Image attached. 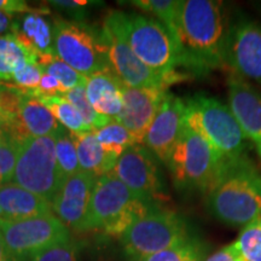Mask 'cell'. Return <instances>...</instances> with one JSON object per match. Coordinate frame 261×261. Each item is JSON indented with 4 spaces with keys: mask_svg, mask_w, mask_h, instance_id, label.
<instances>
[{
    "mask_svg": "<svg viewBox=\"0 0 261 261\" xmlns=\"http://www.w3.org/2000/svg\"><path fill=\"white\" fill-rule=\"evenodd\" d=\"M227 29L220 3L212 0L180 2L178 41L182 67L191 73L204 74L224 65Z\"/></svg>",
    "mask_w": 261,
    "mask_h": 261,
    "instance_id": "1",
    "label": "cell"
},
{
    "mask_svg": "<svg viewBox=\"0 0 261 261\" xmlns=\"http://www.w3.org/2000/svg\"><path fill=\"white\" fill-rule=\"evenodd\" d=\"M103 27L128 45L133 54L150 69L167 77L172 84L181 80L179 41L158 19L122 11L108 12Z\"/></svg>",
    "mask_w": 261,
    "mask_h": 261,
    "instance_id": "2",
    "label": "cell"
},
{
    "mask_svg": "<svg viewBox=\"0 0 261 261\" xmlns=\"http://www.w3.org/2000/svg\"><path fill=\"white\" fill-rule=\"evenodd\" d=\"M205 202L221 223L247 226L261 217V173L244 158L225 163Z\"/></svg>",
    "mask_w": 261,
    "mask_h": 261,
    "instance_id": "3",
    "label": "cell"
},
{
    "mask_svg": "<svg viewBox=\"0 0 261 261\" xmlns=\"http://www.w3.org/2000/svg\"><path fill=\"white\" fill-rule=\"evenodd\" d=\"M152 205L155 204L139 198L109 172L97 178L83 231L120 237Z\"/></svg>",
    "mask_w": 261,
    "mask_h": 261,
    "instance_id": "4",
    "label": "cell"
},
{
    "mask_svg": "<svg viewBox=\"0 0 261 261\" xmlns=\"http://www.w3.org/2000/svg\"><path fill=\"white\" fill-rule=\"evenodd\" d=\"M185 125L213 146L225 163L243 159L248 142L227 104L197 93L185 102Z\"/></svg>",
    "mask_w": 261,
    "mask_h": 261,
    "instance_id": "5",
    "label": "cell"
},
{
    "mask_svg": "<svg viewBox=\"0 0 261 261\" xmlns=\"http://www.w3.org/2000/svg\"><path fill=\"white\" fill-rule=\"evenodd\" d=\"M167 166L179 190L207 194L225 162L203 137L185 125Z\"/></svg>",
    "mask_w": 261,
    "mask_h": 261,
    "instance_id": "6",
    "label": "cell"
},
{
    "mask_svg": "<svg viewBox=\"0 0 261 261\" xmlns=\"http://www.w3.org/2000/svg\"><path fill=\"white\" fill-rule=\"evenodd\" d=\"M190 238L189 226L181 215L152 205L120 236V243L129 261H140Z\"/></svg>",
    "mask_w": 261,
    "mask_h": 261,
    "instance_id": "7",
    "label": "cell"
},
{
    "mask_svg": "<svg viewBox=\"0 0 261 261\" xmlns=\"http://www.w3.org/2000/svg\"><path fill=\"white\" fill-rule=\"evenodd\" d=\"M54 47L61 61L84 76L110 70L103 29L81 22L55 19Z\"/></svg>",
    "mask_w": 261,
    "mask_h": 261,
    "instance_id": "8",
    "label": "cell"
},
{
    "mask_svg": "<svg viewBox=\"0 0 261 261\" xmlns=\"http://www.w3.org/2000/svg\"><path fill=\"white\" fill-rule=\"evenodd\" d=\"M11 182L51 204L64 182L56 159L55 136L29 137L22 143Z\"/></svg>",
    "mask_w": 261,
    "mask_h": 261,
    "instance_id": "9",
    "label": "cell"
},
{
    "mask_svg": "<svg viewBox=\"0 0 261 261\" xmlns=\"http://www.w3.org/2000/svg\"><path fill=\"white\" fill-rule=\"evenodd\" d=\"M0 238L10 255L22 261L55 244L69 242V231L50 213L18 221L0 220Z\"/></svg>",
    "mask_w": 261,
    "mask_h": 261,
    "instance_id": "10",
    "label": "cell"
},
{
    "mask_svg": "<svg viewBox=\"0 0 261 261\" xmlns=\"http://www.w3.org/2000/svg\"><path fill=\"white\" fill-rule=\"evenodd\" d=\"M112 173L142 200L152 204L165 200V181L158 160L142 144L127 149L117 159Z\"/></svg>",
    "mask_w": 261,
    "mask_h": 261,
    "instance_id": "11",
    "label": "cell"
},
{
    "mask_svg": "<svg viewBox=\"0 0 261 261\" xmlns=\"http://www.w3.org/2000/svg\"><path fill=\"white\" fill-rule=\"evenodd\" d=\"M225 64L240 79L261 84V25L240 19L228 25Z\"/></svg>",
    "mask_w": 261,
    "mask_h": 261,
    "instance_id": "12",
    "label": "cell"
},
{
    "mask_svg": "<svg viewBox=\"0 0 261 261\" xmlns=\"http://www.w3.org/2000/svg\"><path fill=\"white\" fill-rule=\"evenodd\" d=\"M185 126V102L171 92L166 93L154 121L146 132L144 144L156 159L168 165L174 145Z\"/></svg>",
    "mask_w": 261,
    "mask_h": 261,
    "instance_id": "13",
    "label": "cell"
},
{
    "mask_svg": "<svg viewBox=\"0 0 261 261\" xmlns=\"http://www.w3.org/2000/svg\"><path fill=\"white\" fill-rule=\"evenodd\" d=\"M108 45V61L110 70L119 77L127 87L143 89V87H161L167 89L172 85L167 77L150 69L133 54L128 45L119 39L107 28L102 27Z\"/></svg>",
    "mask_w": 261,
    "mask_h": 261,
    "instance_id": "14",
    "label": "cell"
},
{
    "mask_svg": "<svg viewBox=\"0 0 261 261\" xmlns=\"http://www.w3.org/2000/svg\"><path fill=\"white\" fill-rule=\"evenodd\" d=\"M168 91L161 87L132 89L123 85L122 109L115 121L132 133L137 144L144 143L146 132L154 121L163 98Z\"/></svg>",
    "mask_w": 261,
    "mask_h": 261,
    "instance_id": "15",
    "label": "cell"
},
{
    "mask_svg": "<svg viewBox=\"0 0 261 261\" xmlns=\"http://www.w3.org/2000/svg\"><path fill=\"white\" fill-rule=\"evenodd\" d=\"M96 175L87 172H79L65 179L55 198L51 208L67 227L83 231L86 221Z\"/></svg>",
    "mask_w": 261,
    "mask_h": 261,
    "instance_id": "16",
    "label": "cell"
},
{
    "mask_svg": "<svg viewBox=\"0 0 261 261\" xmlns=\"http://www.w3.org/2000/svg\"><path fill=\"white\" fill-rule=\"evenodd\" d=\"M228 107L261 159V93L236 75L228 77Z\"/></svg>",
    "mask_w": 261,
    "mask_h": 261,
    "instance_id": "17",
    "label": "cell"
},
{
    "mask_svg": "<svg viewBox=\"0 0 261 261\" xmlns=\"http://www.w3.org/2000/svg\"><path fill=\"white\" fill-rule=\"evenodd\" d=\"M50 202L10 182L0 188V220L18 221L50 214Z\"/></svg>",
    "mask_w": 261,
    "mask_h": 261,
    "instance_id": "18",
    "label": "cell"
},
{
    "mask_svg": "<svg viewBox=\"0 0 261 261\" xmlns=\"http://www.w3.org/2000/svg\"><path fill=\"white\" fill-rule=\"evenodd\" d=\"M11 34L37 57L56 55L54 47V22L51 23L44 14L32 12L18 15V17L14 18Z\"/></svg>",
    "mask_w": 261,
    "mask_h": 261,
    "instance_id": "19",
    "label": "cell"
},
{
    "mask_svg": "<svg viewBox=\"0 0 261 261\" xmlns=\"http://www.w3.org/2000/svg\"><path fill=\"white\" fill-rule=\"evenodd\" d=\"M123 84L112 70L87 77L85 91L91 106L100 115L115 120L122 109Z\"/></svg>",
    "mask_w": 261,
    "mask_h": 261,
    "instance_id": "20",
    "label": "cell"
},
{
    "mask_svg": "<svg viewBox=\"0 0 261 261\" xmlns=\"http://www.w3.org/2000/svg\"><path fill=\"white\" fill-rule=\"evenodd\" d=\"M70 136L76 146L81 172L91 173L98 178L113 171L119 158L108 154L102 148L94 136V130H90L83 135L70 133Z\"/></svg>",
    "mask_w": 261,
    "mask_h": 261,
    "instance_id": "21",
    "label": "cell"
},
{
    "mask_svg": "<svg viewBox=\"0 0 261 261\" xmlns=\"http://www.w3.org/2000/svg\"><path fill=\"white\" fill-rule=\"evenodd\" d=\"M18 119L23 130L29 137L55 136L61 125L46 107L38 98L22 93L19 102Z\"/></svg>",
    "mask_w": 261,
    "mask_h": 261,
    "instance_id": "22",
    "label": "cell"
},
{
    "mask_svg": "<svg viewBox=\"0 0 261 261\" xmlns=\"http://www.w3.org/2000/svg\"><path fill=\"white\" fill-rule=\"evenodd\" d=\"M33 62H38V57L15 35H0V81L10 83L15 73Z\"/></svg>",
    "mask_w": 261,
    "mask_h": 261,
    "instance_id": "23",
    "label": "cell"
},
{
    "mask_svg": "<svg viewBox=\"0 0 261 261\" xmlns=\"http://www.w3.org/2000/svg\"><path fill=\"white\" fill-rule=\"evenodd\" d=\"M42 106H45L56 117L61 126H63L68 132L73 135H83V133L92 130L84 121L75 108L68 102L63 96H44L39 97Z\"/></svg>",
    "mask_w": 261,
    "mask_h": 261,
    "instance_id": "24",
    "label": "cell"
},
{
    "mask_svg": "<svg viewBox=\"0 0 261 261\" xmlns=\"http://www.w3.org/2000/svg\"><path fill=\"white\" fill-rule=\"evenodd\" d=\"M94 136L108 154L120 158L127 149L137 144V140L126 127L115 120L102 128L94 130Z\"/></svg>",
    "mask_w": 261,
    "mask_h": 261,
    "instance_id": "25",
    "label": "cell"
},
{
    "mask_svg": "<svg viewBox=\"0 0 261 261\" xmlns=\"http://www.w3.org/2000/svg\"><path fill=\"white\" fill-rule=\"evenodd\" d=\"M38 64L42 68L45 74H50L60 81L62 92H63L62 96L76 87L86 85L87 77L77 73L63 61H61L56 55L38 57Z\"/></svg>",
    "mask_w": 261,
    "mask_h": 261,
    "instance_id": "26",
    "label": "cell"
},
{
    "mask_svg": "<svg viewBox=\"0 0 261 261\" xmlns=\"http://www.w3.org/2000/svg\"><path fill=\"white\" fill-rule=\"evenodd\" d=\"M135 8L155 16L178 40V16L180 2L174 0H136L130 2Z\"/></svg>",
    "mask_w": 261,
    "mask_h": 261,
    "instance_id": "27",
    "label": "cell"
},
{
    "mask_svg": "<svg viewBox=\"0 0 261 261\" xmlns=\"http://www.w3.org/2000/svg\"><path fill=\"white\" fill-rule=\"evenodd\" d=\"M55 146H56L57 163L64 180L81 172L76 146L70 133L63 126H61L55 135Z\"/></svg>",
    "mask_w": 261,
    "mask_h": 261,
    "instance_id": "28",
    "label": "cell"
},
{
    "mask_svg": "<svg viewBox=\"0 0 261 261\" xmlns=\"http://www.w3.org/2000/svg\"><path fill=\"white\" fill-rule=\"evenodd\" d=\"M63 97L79 112L85 123L92 130L102 128V127L108 125L110 121H113V119L100 115V114H98L94 110V108L91 106L89 99H87L85 86L76 87V89L65 93Z\"/></svg>",
    "mask_w": 261,
    "mask_h": 261,
    "instance_id": "29",
    "label": "cell"
},
{
    "mask_svg": "<svg viewBox=\"0 0 261 261\" xmlns=\"http://www.w3.org/2000/svg\"><path fill=\"white\" fill-rule=\"evenodd\" d=\"M203 246L196 238H190L178 246L152 254L140 261H202Z\"/></svg>",
    "mask_w": 261,
    "mask_h": 261,
    "instance_id": "30",
    "label": "cell"
},
{
    "mask_svg": "<svg viewBox=\"0 0 261 261\" xmlns=\"http://www.w3.org/2000/svg\"><path fill=\"white\" fill-rule=\"evenodd\" d=\"M236 244L243 261H261V217L243 227Z\"/></svg>",
    "mask_w": 261,
    "mask_h": 261,
    "instance_id": "31",
    "label": "cell"
},
{
    "mask_svg": "<svg viewBox=\"0 0 261 261\" xmlns=\"http://www.w3.org/2000/svg\"><path fill=\"white\" fill-rule=\"evenodd\" d=\"M19 148L21 144L14 139L6 138L0 143V188L10 184L14 178Z\"/></svg>",
    "mask_w": 261,
    "mask_h": 261,
    "instance_id": "32",
    "label": "cell"
},
{
    "mask_svg": "<svg viewBox=\"0 0 261 261\" xmlns=\"http://www.w3.org/2000/svg\"><path fill=\"white\" fill-rule=\"evenodd\" d=\"M42 75H44L42 68L38 64V62H33L19 69L17 73H15L11 80L12 84L9 85L14 86L21 93L28 96L39 86Z\"/></svg>",
    "mask_w": 261,
    "mask_h": 261,
    "instance_id": "33",
    "label": "cell"
},
{
    "mask_svg": "<svg viewBox=\"0 0 261 261\" xmlns=\"http://www.w3.org/2000/svg\"><path fill=\"white\" fill-rule=\"evenodd\" d=\"M29 261H77V254L69 242L58 243L35 254Z\"/></svg>",
    "mask_w": 261,
    "mask_h": 261,
    "instance_id": "34",
    "label": "cell"
},
{
    "mask_svg": "<svg viewBox=\"0 0 261 261\" xmlns=\"http://www.w3.org/2000/svg\"><path fill=\"white\" fill-rule=\"evenodd\" d=\"M0 11L4 14L15 16L32 14V12H40V14L46 15L48 12L47 9H33L32 6L24 0H0Z\"/></svg>",
    "mask_w": 261,
    "mask_h": 261,
    "instance_id": "35",
    "label": "cell"
},
{
    "mask_svg": "<svg viewBox=\"0 0 261 261\" xmlns=\"http://www.w3.org/2000/svg\"><path fill=\"white\" fill-rule=\"evenodd\" d=\"M205 261H243V257L241 255L236 242H233L212 254Z\"/></svg>",
    "mask_w": 261,
    "mask_h": 261,
    "instance_id": "36",
    "label": "cell"
},
{
    "mask_svg": "<svg viewBox=\"0 0 261 261\" xmlns=\"http://www.w3.org/2000/svg\"><path fill=\"white\" fill-rule=\"evenodd\" d=\"M48 4H52L58 9L64 10V11L77 14L81 10L87 8V6L93 4V3L89 2V0H57V2H50Z\"/></svg>",
    "mask_w": 261,
    "mask_h": 261,
    "instance_id": "37",
    "label": "cell"
},
{
    "mask_svg": "<svg viewBox=\"0 0 261 261\" xmlns=\"http://www.w3.org/2000/svg\"><path fill=\"white\" fill-rule=\"evenodd\" d=\"M15 16L4 14L0 11V35H5V33H11L12 23H14Z\"/></svg>",
    "mask_w": 261,
    "mask_h": 261,
    "instance_id": "38",
    "label": "cell"
},
{
    "mask_svg": "<svg viewBox=\"0 0 261 261\" xmlns=\"http://www.w3.org/2000/svg\"><path fill=\"white\" fill-rule=\"evenodd\" d=\"M91 261H120L117 257L114 255L113 253L108 252V250H102V252H98L96 255H93Z\"/></svg>",
    "mask_w": 261,
    "mask_h": 261,
    "instance_id": "39",
    "label": "cell"
},
{
    "mask_svg": "<svg viewBox=\"0 0 261 261\" xmlns=\"http://www.w3.org/2000/svg\"><path fill=\"white\" fill-rule=\"evenodd\" d=\"M0 261H16L14 257H12L6 250V248L3 243L2 238H0Z\"/></svg>",
    "mask_w": 261,
    "mask_h": 261,
    "instance_id": "40",
    "label": "cell"
},
{
    "mask_svg": "<svg viewBox=\"0 0 261 261\" xmlns=\"http://www.w3.org/2000/svg\"><path fill=\"white\" fill-rule=\"evenodd\" d=\"M8 138L5 135V121H4V115H3V112H2V108H0V143L3 142V140Z\"/></svg>",
    "mask_w": 261,
    "mask_h": 261,
    "instance_id": "41",
    "label": "cell"
}]
</instances>
